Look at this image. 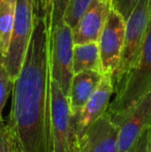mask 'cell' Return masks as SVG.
<instances>
[{
  "instance_id": "277c9868",
  "label": "cell",
  "mask_w": 151,
  "mask_h": 152,
  "mask_svg": "<svg viewBox=\"0 0 151 152\" xmlns=\"http://www.w3.org/2000/svg\"><path fill=\"white\" fill-rule=\"evenodd\" d=\"M35 0H17L15 23L7 52L3 57L4 66L12 81L20 74L34 26Z\"/></svg>"
},
{
  "instance_id": "44dd1931",
  "label": "cell",
  "mask_w": 151,
  "mask_h": 152,
  "mask_svg": "<svg viewBox=\"0 0 151 152\" xmlns=\"http://www.w3.org/2000/svg\"><path fill=\"white\" fill-rule=\"evenodd\" d=\"M149 152H151V132H150V143H149Z\"/></svg>"
},
{
  "instance_id": "3957f363",
  "label": "cell",
  "mask_w": 151,
  "mask_h": 152,
  "mask_svg": "<svg viewBox=\"0 0 151 152\" xmlns=\"http://www.w3.org/2000/svg\"><path fill=\"white\" fill-rule=\"evenodd\" d=\"M151 22V0H139L125 24L124 45L114 76V85L137 64Z\"/></svg>"
},
{
  "instance_id": "8992f818",
  "label": "cell",
  "mask_w": 151,
  "mask_h": 152,
  "mask_svg": "<svg viewBox=\"0 0 151 152\" xmlns=\"http://www.w3.org/2000/svg\"><path fill=\"white\" fill-rule=\"evenodd\" d=\"M50 99L53 152H77L78 138L69 98L52 79H50Z\"/></svg>"
},
{
  "instance_id": "5bb4252c",
  "label": "cell",
  "mask_w": 151,
  "mask_h": 152,
  "mask_svg": "<svg viewBox=\"0 0 151 152\" xmlns=\"http://www.w3.org/2000/svg\"><path fill=\"white\" fill-rule=\"evenodd\" d=\"M17 0H0V53L5 56L15 23Z\"/></svg>"
},
{
  "instance_id": "ac0fdd59",
  "label": "cell",
  "mask_w": 151,
  "mask_h": 152,
  "mask_svg": "<svg viewBox=\"0 0 151 152\" xmlns=\"http://www.w3.org/2000/svg\"><path fill=\"white\" fill-rule=\"evenodd\" d=\"M0 152H16L14 141L6 123L0 126Z\"/></svg>"
},
{
  "instance_id": "e0dca14e",
  "label": "cell",
  "mask_w": 151,
  "mask_h": 152,
  "mask_svg": "<svg viewBox=\"0 0 151 152\" xmlns=\"http://www.w3.org/2000/svg\"><path fill=\"white\" fill-rule=\"evenodd\" d=\"M51 5V26L64 20V15L71 0H49Z\"/></svg>"
},
{
  "instance_id": "9c48e42d",
  "label": "cell",
  "mask_w": 151,
  "mask_h": 152,
  "mask_svg": "<svg viewBox=\"0 0 151 152\" xmlns=\"http://www.w3.org/2000/svg\"><path fill=\"white\" fill-rule=\"evenodd\" d=\"M112 8V0H92L71 28L74 45L97 42Z\"/></svg>"
},
{
  "instance_id": "8fae6325",
  "label": "cell",
  "mask_w": 151,
  "mask_h": 152,
  "mask_svg": "<svg viewBox=\"0 0 151 152\" xmlns=\"http://www.w3.org/2000/svg\"><path fill=\"white\" fill-rule=\"evenodd\" d=\"M115 85L113 76L104 74L97 88L85 106L74 115L77 138H80L95 120L103 116L109 109L111 96L114 93Z\"/></svg>"
},
{
  "instance_id": "7c38bea8",
  "label": "cell",
  "mask_w": 151,
  "mask_h": 152,
  "mask_svg": "<svg viewBox=\"0 0 151 152\" xmlns=\"http://www.w3.org/2000/svg\"><path fill=\"white\" fill-rule=\"evenodd\" d=\"M104 74L98 70H83L74 74L69 88V102L71 114L76 115L97 88Z\"/></svg>"
},
{
  "instance_id": "4fadbf2b",
  "label": "cell",
  "mask_w": 151,
  "mask_h": 152,
  "mask_svg": "<svg viewBox=\"0 0 151 152\" xmlns=\"http://www.w3.org/2000/svg\"><path fill=\"white\" fill-rule=\"evenodd\" d=\"M101 69V60L97 42H85L74 45L73 50V70L74 74L83 70Z\"/></svg>"
},
{
  "instance_id": "7a4b0ae2",
  "label": "cell",
  "mask_w": 151,
  "mask_h": 152,
  "mask_svg": "<svg viewBox=\"0 0 151 152\" xmlns=\"http://www.w3.org/2000/svg\"><path fill=\"white\" fill-rule=\"evenodd\" d=\"M151 89V22L137 64L115 84L114 99L107 112L119 115L135 106Z\"/></svg>"
},
{
  "instance_id": "7402d4cb",
  "label": "cell",
  "mask_w": 151,
  "mask_h": 152,
  "mask_svg": "<svg viewBox=\"0 0 151 152\" xmlns=\"http://www.w3.org/2000/svg\"><path fill=\"white\" fill-rule=\"evenodd\" d=\"M16 152H17V151H16Z\"/></svg>"
},
{
  "instance_id": "52a82bcc",
  "label": "cell",
  "mask_w": 151,
  "mask_h": 152,
  "mask_svg": "<svg viewBox=\"0 0 151 152\" xmlns=\"http://www.w3.org/2000/svg\"><path fill=\"white\" fill-rule=\"evenodd\" d=\"M110 116L118 127L119 152H128L142 132L151 126V89L126 112Z\"/></svg>"
},
{
  "instance_id": "6da1fadb",
  "label": "cell",
  "mask_w": 151,
  "mask_h": 152,
  "mask_svg": "<svg viewBox=\"0 0 151 152\" xmlns=\"http://www.w3.org/2000/svg\"><path fill=\"white\" fill-rule=\"evenodd\" d=\"M51 5L35 0L34 26L12 88L8 129L17 152H53L51 138Z\"/></svg>"
},
{
  "instance_id": "ba28073f",
  "label": "cell",
  "mask_w": 151,
  "mask_h": 152,
  "mask_svg": "<svg viewBox=\"0 0 151 152\" xmlns=\"http://www.w3.org/2000/svg\"><path fill=\"white\" fill-rule=\"evenodd\" d=\"M125 24V19L117 10L112 8L97 40L103 74L111 75L113 79L123 50Z\"/></svg>"
},
{
  "instance_id": "2e32d148",
  "label": "cell",
  "mask_w": 151,
  "mask_h": 152,
  "mask_svg": "<svg viewBox=\"0 0 151 152\" xmlns=\"http://www.w3.org/2000/svg\"><path fill=\"white\" fill-rule=\"evenodd\" d=\"M91 1L92 0H71L69 1V4L64 15V21L71 28L75 26L80 16L86 10V7Z\"/></svg>"
},
{
  "instance_id": "30bf717a",
  "label": "cell",
  "mask_w": 151,
  "mask_h": 152,
  "mask_svg": "<svg viewBox=\"0 0 151 152\" xmlns=\"http://www.w3.org/2000/svg\"><path fill=\"white\" fill-rule=\"evenodd\" d=\"M77 152H119L118 127L106 112L78 139Z\"/></svg>"
},
{
  "instance_id": "d6986e66",
  "label": "cell",
  "mask_w": 151,
  "mask_h": 152,
  "mask_svg": "<svg viewBox=\"0 0 151 152\" xmlns=\"http://www.w3.org/2000/svg\"><path fill=\"white\" fill-rule=\"evenodd\" d=\"M112 1H113V8L126 21L139 0H112Z\"/></svg>"
},
{
  "instance_id": "9a60e30c",
  "label": "cell",
  "mask_w": 151,
  "mask_h": 152,
  "mask_svg": "<svg viewBox=\"0 0 151 152\" xmlns=\"http://www.w3.org/2000/svg\"><path fill=\"white\" fill-rule=\"evenodd\" d=\"M14 83L15 82L10 79L4 66L3 55L0 53V126H3L5 124L2 117V112H3L6 100L14 88Z\"/></svg>"
},
{
  "instance_id": "5b68a950",
  "label": "cell",
  "mask_w": 151,
  "mask_h": 152,
  "mask_svg": "<svg viewBox=\"0 0 151 152\" xmlns=\"http://www.w3.org/2000/svg\"><path fill=\"white\" fill-rule=\"evenodd\" d=\"M74 39L71 27L64 20L51 26L49 66L50 77L58 84L65 95H69L73 70Z\"/></svg>"
},
{
  "instance_id": "ffe728a7",
  "label": "cell",
  "mask_w": 151,
  "mask_h": 152,
  "mask_svg": "<svg viewBox=\"0 0 151 152\" xmlns=\"http://www.w3.org/2000/svg\"><path fill=\"white\" fill-rule=\"evenodd\" d=\"M150 132L151 126L142 132V134L139 137L137 142L133 144V146L131 147V149L128 152H149Z\"/></svg>"
}]
</instances>
